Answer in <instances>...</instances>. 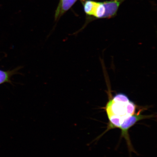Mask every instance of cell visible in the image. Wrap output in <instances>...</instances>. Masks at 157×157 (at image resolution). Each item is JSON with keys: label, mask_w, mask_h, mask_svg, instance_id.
I'll return each instance as SVG.
<instances>
[{"label": "cell", "mask_w": 157, "mask_h": 157, "mask_svg": "<svg viewBox=\"0 0 157 157\" xmlns=\"http://www.w3.org/2000/svg\"><path fill=\"white\" fill-rule=\"evenodd\" d=\"M105 109L109 124L108 129L119 128L124 121L136 112L137 105L124 93L110 97Z\"/></svg>", "instance_id": "1"}, {"label": "cell", "mask_w": 157, "mask_h": 157, "mask_svg": "<svg viewBox=\"0 0 157 157\" xmlns=\"http://www.w3.org/2000/svg\"><path fill=\"white\" fill-rule=\"evenodd\" d=\"M143 109H139L138 112L135 113L134 114L125 120L119 128L121 130V135L122 137H124L128 144L129 148L131 150H133L131 146V141L129 138L128 131L129 129L134 125L137 121L142 120L150 118L152 117V115H142V113Z\"/></svg>", "instance_id": "2"}, {"label": "cell", "mask_w": 157, "mask_h": 157, "mask_svg": "<svg viewBox=\"0 0 157 157\" xmlns=\"http://www.w3.org/2000/svg\"><path fill=\"white\" fill-rule=\"evenodd\" d=\"M125 0H111L101 3L104 10V18H111L116 15L119 6Z\"/></svg>", "instance_id": "3"}, {"label": "cell", "mask_w": 157, "mask_h": 157, "mask_svg": "<svg viewBox=\"0 0 157 157\" xmlns=\"http://www.w3.org/2000/svg\"><path fill=\"white\" fill-rule=\"evenodd\" d=\"M78 0H60L55 13V19L57 20L68 10Z\"/></svg>", "instance_id": "4"}, {"label": "cell", "mask_w": 157, "mask_h": 157, "mask_svg": "<svg viewBox=\"0 0 157 157\" xmlns=\"http://www.w3.org/2000/svg\"><path fill=\"white\" fill-rule=\"evenodd\" d=\"M21 68V67H18L13 70L7 71L0 70V85L6 83L12 84L11 77L14 75L18 74L19 71Z\"/></svg>", "instance_id": "5"}, {"label": "cell", "mask_w": 157, "mask_h": 157, "mask_svg": "<svg viewBox=\"0 0 157 157\" xmlns=\"http://www.w3.org/2000/svg\"><path fill=\"white\" fill-rule=\"evenodd\" d=\"M82 2L83 3L84 12L88 15L93 16L97 2L91 0H83Z\"/></svg>", "instance_id": "6"}]
</instances>
